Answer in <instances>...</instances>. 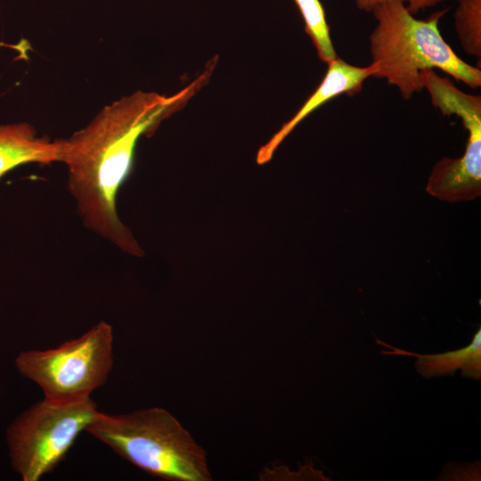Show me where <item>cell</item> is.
<instances>
[{"instance_id":"obj_1","label":"cell","mask_w":481,"mask_h":481,"mask_svg":"<svg viewBox=\"0 0 481 481\" xmlns=\"http://www.w3.org/2000/svg\"><path fill=\"white\" fill-rule=\"evenodd\" d=\"M216 62L175 94L136 91L105 106L84 128L61 139L59 161L68 169L69 190L85 225L125 252L140 255L119 219L117 197L129 175L136 143L152 132L206 84Z\"/></svg>"},{"instance_id":"obj_2","label":"cell","mask_w":481,"mask_h":481,"mask_svg":"<svg viewBox=\"0 0 481 481\" xmlns=\"http://www.w3.org/2000/svg\"><path fill=\"white\" fill-rule=\"evenodd\" d=\"M446 9L416 19L404 0L380 3L371 12L376 26L370 35L373 77L385 78L405 100L423 89L420 72L438 69L470 87L481 86V71L461 60L443 38L438 23Z\"/></svg>"},{"instance_id":"obj_3","label":"cell","mask_w":481,"mask_h":481,"mask_svg":"<svg viewBox=\"0 0 481 481\" xmlns=\"http://www.w3.org/2000/svg\"><path fill=\"white\" fill-rule=\"evenodd\" d=\"M86 431L148 474L170 481H211L206 452L167 411L99 412Z\"/></svg>"},{"instance_id":"obj_4","label":"cell","mask_w":481,"mask_h":481,"mask_svg":"<svg viewBox=\"0 0 481 481\" xmlns=\"http://www.w3.org/2000/svg\"><path fill=\"white\" fill-rule=\"evenodd\" d=\"M112 349V327L101 321L58 347L20 353L16 367L41 387L45 398L77 402L106 382L113 365Z\"/></svg>"},{"instance_id":"obj_5","label":"cell","mask_w":481,"mask_h":481,"mask_svg":"<svg viewBox=\"0 0 481 481\" xmlns=\"http://www.w3.org/2000/svg\"><path fill=\"white\" fill-rule=\"evenodd\" d=\"M99 412L91 397L70 403L44 397L30 406L7 430L15 471L24 481H37L52 472Z\"/></svg>"},{"instance_id":"obj_6","label":"cell","mask_w":481,"mask_h":481,"mask_svg":"<svg viewBox=\"0 0 481 481\" xmlns=\"http://www.w3.org/2000/svg\"><path fill=\"white\" fill-rule=\"evenodd\" d=\"M437 109L444 116L459 117L469 138L462 157L444 158L435 165L426 190L449 202L477 198L481 193V97L451 86L440 94Z\"/></svg>"},{"instance_id":"obj_7","label":"cell","mask_w":481,"mask_h":481,"mask_svg":"<svg viewBox=\"0 0 481 481\" xmlns=\"http://www.w3.org/2000/svg\"><path fill=\"white\" fill-rule=\"evenodd\" d=\"M327 65V71L318 87L296 114L260 148L257 159L259 164L270 160L281 143L309 114L340 94L353 95L361 91L364 81L376 73V69L371 63L367 67H358L338 57Z\"/></svg>"},{"instance_id":"obj_8","label":"cell","mask_w":481,"mask_h":481,"mask_svg":"<svg viewBox=\"0 0 481 481\" xmlns=\"http://www.w3.org/2000/svg\"><path fill=\"white\" fill-rule=\"evenodd\" d=\"M61 139L38 137L28 123L0 125V179L20 165L59 161Z\"/></svg>"},{"instance_id":"obj_9","label":"cell","mask_w":481,"mask_h":481,"mask_svg":"<svg viewBox=\"0 0 481 481\" xmlns=\"http://www.w3.org/2000/svg\"><path fill=\"white\" fill-rule=\"evenodd\" d=\"M376 342L390 349L381 354L415 356L416 371L425 379L452 376L458 369L464 378L481 379V329L477 330L467 346L441 354L420 355L394 347L379 339H376Z\"/></svg>"},{"instance_id":"obj_10","label":"cell","mask_w":481,"mask_h":481,"mask_svg":"<svg viewBox=\"0 0 481 481\" xmlns=\"http://www.w3.org/2000/svg\"><path fill=\"white\" fill-rule=\"evenodd\" d=\"M302 15L305 31L311 38L318 57L328 64L338 57L334 49L324 9L320 0H294Z\"/></svg>"},{"instance_id":"obj_11","label":"cell","mask_w":481,"mask_h":481,"mask_svg":"<svg viewBox=\"0 0 481 481\" xmlns=\"http://www.w3.org/2000/svg\"><path fill=\"white\" fill-rule=\"evenodd\" d=\"M454 24L465 53L480 61L481 0H459L454 12Z\"/></svg>"},{"instance_id":"obj_12","label":"cell","mask_w":481,"mask_h":481,"mask_svg":"<svg viewBox=\"0 0 481 481\" xmlns=\"http://www.w3.org/2000/svg\"><path fill=\"white\" fill-rule=\"evenodd\" d=\"M387 0H355L356 7L363 12H371L375 6ZM408 10L413 15L420 11L435 6L446 0H404Z\"/></svg>"},{"instance_id":"obj_13","label":"cell","mask_w":481,"mask_h":481,"mask_svg":"<svg viewBox=\"0 0 481 481\" xmlns=\"http://www.w3.org/2000/svg\"><path fill=\"white\" fill-rule=\"evenodd\" d=\"M2 47H8V48L15 49V50H20V46L17 45H9V44L0 42V48Z\"/></svg>"}]
</instances>
